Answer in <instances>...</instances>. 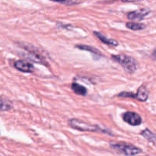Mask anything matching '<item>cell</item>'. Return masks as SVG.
Listing matches in <instances>:
<instances>
[{"label":"cell","mask_w":156,"mask_h":156,"mask_svg":"<svg viewBox=\"0 0 156 156\" xmlns=\"http://www.w3.org/2000/svg\"><path fill=\"white\" fill-rule=\"evenodd\" d=\"M141 136H143L145 139L149 140L152 143H156V136L153 133L151 132L149 129H146L141 133Z\"/></svg>","instance_id":"11"},{"label":"cell","mask_w":156,"mask_h":156,"mask_svg":"<svg viewBox=\"0 0 156 156\" xmlns=\"http://www.w3.org/2000/svg\"><path fill=\"white\" fill-rule=\"evenodd\" d=\"M150 11L147 9H139L127 14V18L132 21H142L149 14Z\"/></svg>","instance_id":"5"},{"label":"cell","mask_w":156,"mask_h":156,"mask_svg":"<svg viewBox=\"0 0 156 156\" xmlns=\"http://www.w3.org/2000/svg\"><path fill=\"white\" fill-rule=\"evenodd\" d=\"M58 3H61V4L67 5H78L80 3V2L77 1H65V2H56Z\"/></svg>","instance_id":"15"},{"label":"cell","mask_w":156,"mask_h":156,"mask_svg":"<svg viewBox=\"0 0 156 156\" xmlns=\"http://www.w3.org/2000/svg\"><path fill=\"white\" fill-rule=\"evenodd\" d=\"M94 34L101 41L104 43L105 44H108V45L110 46H117L118 45V43L117 41H114V40L112 39H108L105 35H104L103 34L100 33V32H97V31H94Z\"/></svg>","instance_id":"8"},{"label":"cell","mask_w":156,"mask_h":156,"mask_svg":"<svg viewBox=\"0 0 156 156\" xmlns=\"http://www.w3.org/2000/svg\"><path fill=\"white\" fill-rule=\"evenodd\" d=\"M15 68L23 73H30L34 71V66L31 63L24 60H18L14 63Z\"/></svg>","instance_id":"6"},{"label":"cell","mask_w":156,"mask_h":156,"mask_svg":"<svg viewBox=\"0 0 156 156\" xmlns=\"http://www.w3.org/2000/svg\"><path fill=\"white\" fill-rule=\"evenodd\" d=\"M112 59L115 62L120 64L123 67L125 71L127 73H133L136 70L137 62L136 59L132 56L125 54L113 55Z\"/></svg>","instance_id":"2"},{"label":"cell","mask_w":156,"mask_h":156,"mask_svg":"<svg viewBox=\"0 0 156 156\" xmlns=\"http://www.w3.org/2000/svg\"><path fill=\"white\" fill-rule=\"evenodd\" d=\"M71 88L76 94L82 96H85L87 94V88L85 86H82V85H79L76 82L72 84Z\"/></svg>","instance_id":"9"},{"label":"cell","mask_w":156,"mask_h":156,"mask_svg":"<svg viewBox=\"0 0 156 156\" xmlns=\"http://www.w3.org/2000/svg\"><path fill=\"white\" fill-rule=\"evenodd\" d=\"M126 26L127 28L133 30H140L146 28V26L144 24L136 22H127L126 24Z\"/></svg>","instance_id":"12"},{"label":"cell","mask_w":156,"mask_h":156,"mask_svg":"<svg viewBox=\"0 0 156 156\" xmlns=\"http://www.w3.org/2000/svg\"><path fill=\"white\" fill-rule=\"evenodd\" d=\"M123 119L126 123L131 126H139L142 123V118L138 114L128 111L123 115Z\"/></svg>","instance_id":"4"},{"label":"cell","mask_w":156,"mask_h":156,"mask_svg":"<svg viewBox=\"0 0 156 156\" xmlns=\"http://www.w3.org/2000/svg\"><path fill=\"white\" fill-rule=\"evenodd\" d=\"M118 96L122 98H131L136 99V94H133V92H126V91H124V92H122L120 94H119Z\"/></svg>","instance_id":"14"},{"label":"cell","mask_w":156,"mask_h":156,"mask_svg":"<svg viewBox=\"0 0 156 156\" xmlns=\"http://www.w3.org/2000/svg\"><path fill=\"white\" fill-rule=\"evenodd\" d=\"M111 147L117 152L126 156H133L141 153L142 149L132 145L123 144V143H112Z\"/></svg>","instance_id":"3"},{"label":"cell","mask_w":156,"mask_h":156,"mask_svg":"<svg viewBox=\"0 0 156 156\" xmlns=\"http://www.w3.org/2000/svg\"><path fill=\"white\" fill-rule=\"evenodd\" d=\"M76 47L79 48V50L91 52V53H94V54H97V55H100V56L101 55V52L99 51L98 49L94 48V47H90V46H88V45H83V44H81V45H76Z\"/></svg>","instance_id":"13"},{"label":"cell","mask_w":156,"mask_h":156,"mask_svg":"<svg viewBox=\"0 0 156 156\" xmlns=\"http://www.w3.org/2000/svg\"><path fill=\"white\" fill-rule=\"evenodd\" d=\"M12 108V102L5 97H0V111H7Z\"/></svg>","instance_id":"10"},{"label":"cell","mask_w":156,"mask_h":156,"mask_svg":"<svg viewBox=\"0 0 156 156\" xmlns=\"http://www.w3.org/2000/svg\"><path fill=\"white\" fill-rule=\"evenodd\" d=\"M69 125L72 128H73V129H77V130L79 131H85V132H101L105 133L108 134V135H111L112 134V133L110 130H108V129H102L101 127L97 126V125L88 124V123L82 121V120H79V119H70L69 120Z\"/></svg>","instance_id":"1"},{"label":"cell","mask_w":156,"mask_h":156,"mask_svg":"<svg viewBox=\"0 0 156 156\" xmlns=\"http://www.w3.org/2000/svg\"><path fill=\"white\" fill-rule=\"evenodd\" d=\"M149 98V91L145 86L142 85L137 90V92L136 94V99L140 101H146Z\"/></svg>","instance_id":"7"}]
</instances>
